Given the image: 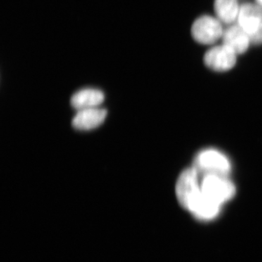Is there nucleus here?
<instances>
[{
  "label": "nucleus",
  "instance_id": "nucleus-1",
  "mask_svg": "<svg viewBox=\"0 0 262 262\" xmlns=\"http://www.w3.org/2000/svg\"><path fill=\"white\" fill-rule=\"evenodd\" d=\"M198 173L206 176L215 175L227 177L231 170L228 158L215 149H205L198 153L193 167Z\"/></svg>",
  "mask_w": 262,
  "mask_h": 262
},
{
  "label": "nucleus",
  "instance_id": "nucleus-2",
  "mask_svg": "<svg viewBox=\"0 0 262 262\" xmlns=\"http://www.w3.org/2000/svg\"><path fill=\"white\" fill-rule=\"evenodd\" d=\"M237 24L253 45L262 44V8L257 4L245 3L239 8Z\"/></svg>",
  "mask_w": 262,
  "mask_h": 262
},
{
  "label": "nucleus",
  "instance_id": "nucleus-3",
  "mask_svg": "<svg viewBox=\"0 0 262 262\" xmlns=\"http://www.w3.org/2000/svg\"><path fill=\"white\" fill-rule=\"evenodd\" d=\"M201 192L198 184V173L194 168H187L179 176L176 193L179 204L189 211L193 202Z\"/></svg>",
  "mask_w": 262,
  "mask_h": 262
},
{
  "label": "nucleus",
  "instance_id": "nucleus-4",
  "mask_svg": "<svg viewBox=\"0 0 262 262\" xmlns=\"http://www.w3.org/2000/svg\"><path fill=\"white\" fill-rule=\"evenodd\" d=\"M201 190L208 198L222 205L233 198L235 187L227 177L209 175L204 177L201 183Z\"/></svg>",
  "mask_w": 262,
  "mask_h": 262
},
{
  "label": "nucleus",
  "instance_id": "nucleus-5",
  "mask_svg": "<svg viewBox=\"0 0 262 262\" xmlns=\"http://www.w3.org/2000/svg\"><path fill=\"white\" fill-rule=\"evenodd\" d=\"M191 32L196 42L203 45H212L222 37L224 31L222 22L218 18L203 15L192 24Z\"/></svg>",
  "mask_w": 262,
  "mask_h": 262
},
{
  "label": "nucleus",
  "instance_id": "nucleus-6",
  "mask_svg": "<svg viewBox=\"0 0 262 262\" xmlns=\"http://www.w3.org/2000/svg\"><path fill=\"white\" fill-rule=\"evenodd\" d=\"M236 53L225 46H215L204 56V63L208 68L216 72H225L233 68L237 61Z\"/></svg>",
  "mask_w": 262,
  "mask_h": 262
},
{
  "label": "nucleus",
  "instance_id": "nucleus-7",
  "mask_svg": "<svg viewBox=\"0 0 262 262\" xmlns=\"http://www.w3.org/2000/svg\"><path fill=\"white\" fill-rule=\"evenodd\" d=\"M106 115V110L98 107L80 110L72 120V125L77 130H92L104 122Z\"/></svg>",
  "mask_w": 262,
  "mask_h": 262
},
{
  "label": "nucleus",
  "instance_id": "nucleus-8",
  "mask_svg": "<svg viewBox=\"0 0 262 262\" xmlns=\"http://www.w3.org/2000/svg\"><path fill=\"white\" fill-rule=\"evenodd\" d=\"M222 42L236 54H242L247 51L251 41L246 32L237 24L229 26L224 31Z\"/></svg>",
  "mask_w": 262,
  "mask_h": 262
},
{
  "label": "nucleus",
  "instance_id": "nucleus-9",
  "mask_svg": "<svg viewBox=\"0 0 262 262\" xmlns=\"http://www.w3.org/2000/svg\"><path fill=\"white\" fill-rule=\"evenodd\" d=\"M104 101V94L100 90L84 89L75 93L71 98V104L75 110L96 108Z\"/></svg>",
  "mask_w": 262,
  "mask_h": 262
},
{
  "label": "nucleus",
  "instance_id": "nucleus-10",
  "mask_svg": "<svg viewBox=\"0 0 262 262\" xmlns=\"http://www.w3.org/2000/svg\"><path fill=\"white\" fill-rule=\"evenodd\" d=\"M239 8L237 0H215L214 10L222 23L233 24L238 17Z\"/></svg>",
  "mask_w": 262,
  "mask_h": 262
},
{
  "label": "nucleus",
  "instance_id": "nucleus-11",
  "mask_svg": "<svg viewBox=\"0 0 262 262\" xmlns=\"http://www.w3.org/2000/svg\"><path fill=\"white\" fill-rule=\"evenodd\" d=\"M256 4L259 5L262 8V0H256Z\"/></svg>",
  "mask_w": 262,
  "mask_h": 262
}]
</instances>
